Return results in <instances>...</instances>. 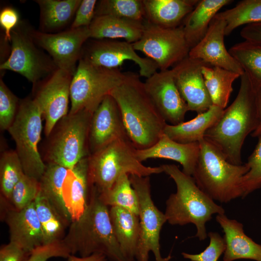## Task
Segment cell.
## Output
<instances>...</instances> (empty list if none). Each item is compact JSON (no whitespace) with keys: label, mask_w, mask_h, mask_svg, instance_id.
Returning <instances> with one entry per match:
<instances>
[{"label":"cell","mask_w":261,"mask_h":261,"mask_svg":"<svg viewBox=\"0 0 261 261\" xmlns=\"http://www.w3.org/2000/svg\"><path fill=\"white\" fill-rule=\"evenodd\" d=\"M81 58L90 63L108 69H117L126 60L138 65L140 76L150 77L158 71L157 64L147 57H142L132 44L126 41L94 39L83 48Z\"/></svg>","instance_id":"7c38bea8"},{"label":"cell","mask_w":261,"mask_h":261,"mask_svg":"<svg viewBox=\"0 0 261 261\" xmlns=\"http://www.w3.org/2000/svg\"><path fill=\"white\" fill-rule=\"evenodd\" d=\"M99 197L107 206L117 207L139 216V205L130 175H121L109 189L99 192Z\"/></svg>","instance_id":"d6a6232c"},{"label":"cell","mask_w":261,"mask_h":261,"mask_svg":"<svg viewBox=\"0 0 261 261\" xmlns=\"http://www.w3.org/2000/svg\"><path fill=\"white\" fill-rule=\"evenodd\" d=\"M34 203L43 231L44 244L62 240L65 229L70 224L40 192Z\"/></svg>","instance_id":"1f68e13d"},{"label":"cell","mask_w":261,"mask_h":261,"mask_svg":"<svg viewBox=\"0 0 261 261\" xmlns=\"http://www.w3.org/2000/svg\"><path fill=\"white\" fill-rule=\"evenodd\" d=\"M112 15L144 22L145 11L143 0H102L97 2L95 16Z\"/></svg>","instance_id":"d590c367"},{"label":"cell","mask_w":261,"mask_h":261,"mask_svg":"<svg viewBox=\"0 0 261 261\" xmlns=\"http://www.w3.org/2000/svg\"><path fill=\"white\" fill-rule=\"evenodd\" d=\"M25 174L20 159L15 150L3 152L0 159V188L2 196L10 200L12 191Z\"/></svg>","instance_id":"8d00e7d4"},{"label":"cell","mask_w":261,"mask_h":261,"mask_svg":"<svg viewBox=\"0 0 261 261\" xmlns=\"http://www.w3.org/2000/svg\"><path fill=\"white\" fill-rule=\"evenodd\" d=\"M30 253L17 244L10 242L0 249V261H27Z\"/></svg>","instance_id":"ee69618b"},{"label":"cell","mask_w":261,"mask_h":261,"mask_svg":"<svg viewBox=\"0 0 261 261\" xmlns=\"http://www.w3.org/2000/svg\"><path fill=\"white\" fill-rule=\"evenodd\" d=\"M88 157L72 169H69L64 180L63 197L72 221L81 217L87 204L91 187L88 178Z\"/></svg>","instance_id":"603a6c76"},{"label":"cell","mask_w":261,"mask_h":261,"mask_svg":"<svg viewBox=\"0 0 261 261\" xmlns=\"http://www.w3.org/2000/svg\"><path fill=\"white\" fill-rule=\"evenodd\" d=\"M229 52L254 86L261 87V44L244 41L232 46Z\"/></svg>","instance_id":"e575fe53"},{"label":"cell","mask_w":261,"mask_h":261,"mask_svg":"<svg viewBox=\"0 0 261 261\" xmlns=\"http://www.w3.org/2000/svg\"><path fill=\"white\" fill-rule=\"evenodd\" d=\"M202 72L213 105L225 109L233 91L232 84L241 75L209 65L202 67Z\"/></svg>","instance_id":"f546056e"},{"label":"cell","mask_w":261,"mask_h":261,"mask_svg":"<svg viewBox=\"0 0 261 261\" xmlns=\"http://www.w3.org/2000/svg\"><path fill=\"white\" fill-rule=\"evenodd\" d=\"M164 173L175 182L176 190L166 202L165 215L173 225L191 223L196 228V236L200 240L207 237L206 223L215 214H223L224 208L201 190L192 176L181 171L174 164L161 165Z\"/></svg>","instance_id":"277c9868"},{"label":"cell","mask_w":261,"mask_h":261,"mask_svg":"<svg viewBox=\"0 0 261 261\" xmlns=\"http://www.w3.org/2000/svg\"><path fill=\"white\" fill-rule=\"evenodd\" d=\"M108 207L101 200L98 189L92 186L85 211L71 223L62 239L72 255L87 257L99 253L109 261H129L116 240Z\"/></svg>","instance_id":"3957f363"},{"label":"cell","mask_w":261,"mask_h":261,"mask_svg":"<svg viewBox=\"0 0 261 261\" xmlns=\"http://www.w3.org/2000/svg\"><path fill=\"white\" fill-rule=\"evenodd\" d=\"M232 1L230 0L198 1L182 24L186 39L190 49L204 36L211 22L220 9Z\"/></svg>","instance_id":"4316f807"},{"label":"cell","mask_w":261,"mask_h":261,"mask_svg":"<svg viewBox=\"0 0 261 261\" xmlns=\"http://www.w3.org/2000/svg\"><path fill=\"white\" fill-rule=\"evenodd\" d=\"M130 178L139 205L140 237L136 261H148L151 252L155 261H169L171 256L165 258L162 256L160 244V233L163 225L167 222V218L152 199L149 176L130 175Z\"/></svg>","instance_id":"30bf717a"},{"label":"cell","mask_w":261,"mask_h":261,"mask_svg":"<svg viewBox=\"0 0 261 261\" xmlns=\"http://www.w3.org/2000/svg\"><path fill=\"white\" fill-rule=\"evenodd\" d=\"M68 169L59 165L49 163L39 180L40 193L70 225L72 220L65 206L62 192L63 184Z\"/></svg>","instance_id":"f1b7e54d"},{"label":"cell","mask_w":261,"mask_h":261,"mask_svg":"<svg viewBox=\"0 0 261 261\" xmlns=\"http://www.w3.org/2000/svg\"><path fill=\"white\" fill-rule=\"evenodd\" d=\"M126 72L117 69L94 65L80 58L70 87L71 109L74 114L82 110L93 113L105 96L124 80Z\"/></svg>","instance_id":"9c48e42d"},{"label":"cell","mask_w":261,"mask_h":261,"mask_svg":"<svg viewBox=\"0 0 261 261\" xmlns=\"http://www.w3.org/2000/svg\"><path fill=\"white\" fill-rule=\"evenodd\" d=\"M255 88L258 124L255 130L252 133V136L254 137L261 135V87Z\"/></svg>","instance_id":"7dc6e473"},{"label":"cell","mask_w":261,"mask_h":261,"mask_svg":"<svg viewBox=\"0 0 261 261\" xmlns=\"http://www.w3.org/2000/svg\"><path fill=\"white\" fill-rule=\"evenodd\" d=\"M10 242L14 243L29 253L44 244V235L34 202L24 208L10 209L6 216Z\"/></svg>","instance_id":"ffe728a7"},{"label":"cell","mask_w":261,"mask_h":261,"mask_svg":"<svg viewBox=\"0 0 261 261\" xmlns=\"http://www.w3.org/2000/svg\"><path fill=\"white\" fill-rule=\"evenodd\" d=\"M118 139H129L119 107L108 95L92 116L88 135L90 155Z\"/></svg>","instance_id":"ac0fdd59"},{"label":"cell","mask_w":261,"mask_h":261,"mask_svg":"<svg viewBox=\"0 0 261 261\" xmlns=\"http://www.w3.org/2000/svg\"><path fill=\"white\" fill-rule=\"evenodd\" d=\"M106 257L102 254L95 253L87 257L76 256L71 255L68 258L67 261H107Z\"/></svg>","instance_id":"c3c4849f"},{"label":"cell","mask_w":261,"mask_h":261,"mask_svg":"<svg viewBox=\"0 0 261 261\" xmlns=\"http://www.w3.org/2000/svg\"><path fill=\"white\" fill-rule=\"evenodd\" d=\"M215 17L225 21V34L228 35L240 26L261 22V0H243Z\"/></svg>","instance_id":"836d02e7"},{"label":"cell","mask_w":261,"mask_h":261,"mask_svg":"<svg viewBox=\"0 0 261 261\" xmlns=\"http://www.w3.org/2000/svg\"><path fill=\"white\" fill-rule=\"evenodd\" d=\"M110 95L119 107L127 135L134 148L144 149L155 144L167 123L148 96L139 76L126 72L124 81Z\"/></svg>","instance_id":"6da1fadb"},{"label":"cell","mask_w":261,"mask_h":261,"mask_svg":"<svg viewBox=\"0 0 261 261\" xmlns=\"http://www.w3.org/2000/svg\"><path fill=\"white\" fill-rule=\"evenodd\" d=\"M71 254L62 240L43 244L34 248L27 261H47L54 257L67 259Z\"/></svg>","instance_id":"60d3db41"},{"label":"cell","mask_w":261,"mask_h":261,"mask_svg":"<svg viewBox=\"0 0 261 261\" xmlns=\"http://www.w3.org/2000/svg\"><path fill=\"white\" fill-rule=\"evenodd\" d=\"M12 48L8 58L0 65L1 70L17 72L33 84L53 70L37 49L29 32L16 29L12 31Z\"/></svg>","instance_id":"9a60e30c"},{"label":"cell","mask_w":261,"mask_h":261,"mask_svg":"<svg viewBox=\"0 0 261 261\" xmlns=\"http://www.w3.org/2000/svg\"><path fill=\"white\" fill-rule=\"evenodd\" d=\"M33 42L45 50L58 69L74 74L84 44L90 38L88 27L70 29L58 33L29 31Z\"/></svg>","instance_id":"4fadbf2b"},{"label":"cell","mask_w":261,"mask_h":261,"mask_svg":"<svg viewBox=\"0 0 261 261\" xmlns=\"http://www.w3.org/2000/svg\"><path fill=\"white\" fill-rule=\"evenodd\" d=\"M205 65L208 64L188 56L171 69L188 111L195 112L197 115L213 105L202 72V67Z\"/></svg>","instance_id":"e0dca14e"},{"label":"cell","mask_w":261,"mask_h":261,"mask_svg":"<svg viewBox=\"0 0 261 261\" xmlns=\"http://www.w3.org/2000/svg\"><path fill=\"white\" fill-rule=\"evenodd\" d=\"M144 22L112 15L95 16L88 27L90 38L98 40L123 39L133 44L141 37Z\"/></svg>","instance_id":"cb8c5ba5"},{"label":"cell","mask_w":261,"mask_h":261,"mask_svg":"<svg viewBox=\"0 0 261 261\" xmlns=\"http://www.w3.org/2000/svg\"><path fill=\"white\" fill-rule=\"evenodd\" d=\"M144 85L148 96L166 122L171 125L184 122L188 109L171 69L156 72L146 78Z\"/></svg>","instance_id":"2e32d148"},{"label":"cell","mask_w":261,"mask_h":261,"mask_svg":"<svg viewBox=\"0 0 261 261\" xmlns=\"http://www.w3.org/2000/svg\"><path fill=\"white\" fill-rule=\"evenodd\" d=\"M240 79L236 97L204 136L222 152L228 161L235 165L242 164L243 145L258 124L256 88L245 72Z\"/></svg>","instance_id":"7a4b0ae2"},{"label":"cell","mask_w":261,"mask_h":261,"mask_svg":"<svg viewBox=\"0 0 261 261\" xmlns=\"http://www.w3.org/2000/svg\"><path fill=\"white\" fill-rule=\"evenodd\" d=\"M109 214L113 229L122 253L129 261H136L140 237L139 216L117 207H111Z\"/></svg>","instance_id":"484cf974"},{"label":"cell","mask_w":261,"mask_h":261,"mask_svg":"<svg viewBox=\"0 0 261 261\" xmlns=\"http://www.w3.org/2000/svg\"><path fill=\"white\" fill-rule=\"evenodd\" d=\"M226 25L225 21L215 17L204 36L190 49L188 56L241 75L244 73L243 69L225 45Z\"/></svg>","instance_id":"d6986e66"},{"label":"cell","mask_w":261,"mask_h":261,"mask_svg":"<svg viewBox=\"0 0 261 261\" xmlns=\"http://www.w3.org/2000/svg\"><path fill=\"white\" fill-rule=\"evenodd\" d=\"M258 142L246 163L249 168L248 172L255 173L261 169V135L259 136Z\"/></svg>","instance_id":"bcb514c9"},{"label":"cell","mask_w":261,"mask_h":261,"mask_svg":"<svg viewBox=\"0 0 261 261\" xmlns=\"http://www.w3.org/2000/svg\"><path fill=\"white\" fill-rule=\"evenodd\" d=\"M128 139H118L88 157V178L91 186L101 192L110 188L122 175L149 176L163 173L161 166L144 165L135 155Z\"/></svg>","instance_id":"8992f818"},{"label":"cell","mask_w":261,"mask_h":261,"mask_svg":"<svg viewBox=\"0 0 261 261\" xmlns=\"http://www.w3.org/2000/svg\"><path fill=\"white\" fill-rule=\"evenodd\" d=\"M81 0H37L41 11V25L52 30L67 25L76 13Z\"/></svg>","instance_id":"4dcf8cb0"},{"label":"cell","mask_w":261,"mask_h":261,"mask_svg":"<svg viewBox=\"0 0 261 261\" xmlns=\"http://www.w3.org/2000/svg\"><path fill=\"white\" fill-rule=\"evenodd\" d=\"M240 35L245 41L261 44V22L246 25Z\"/></svg>","instance_id":"f6af8a7d"},{"label":"cell","mask_w":261,"mask_h":261,"mask_svg":"<svg viewBox=\"0 0 261 261\" xmlns=\"http://www.w3.org/2000/svg\"><path fill=\"white\" fill-rule=\"evenodd\" d=\"M216 219L224 233L226 248L223 261L239 259L261 261V245L245 234L241 223L228 218L225 214L217 215Z\"/></svg>","instance_id":"7402d4cb"},{"label":"cell","mask_w":261,"mask_h":261,"mask_svg":"<svg viewBox=\"0 0 261 261\" xmlns=\"http://www.w3.org/2000/svg\"><path fill=\"white\" fill-rule=\"evenodd\" d=\"M19 14L14 9L6 7L0 13V25L4 31V40L11 42L12 31L14 29L19 21Z\"/></svg>","instance_id":"7bdbcfd3"},{"label":"cell","mask_w":261,"mask_h":261,"mask_svg":"<svg viewBox=\"0 0 261 261\" xmlns=\"http://www.w3.org/2000/svg\"><path fill=\"white\" fill-rule=\"evenodd\" d=\"M136 51L153 60L160 71L170 69L188 56L190 47L183 27L166 28L144 22L140 39L132 44Z\"/></svg>","instance_id":"8fae6325"},{"label":"cell","mask_w":261,"mask_h":261,"mask_svg":"<svg viewBox=\"0 0 261 261\" xmlns=\"http://www.w3.org/2000/svg\"><path fill=\"white\" fill-rule=\"evenodd\" d=\"M224 109L213 105L206 111L198 114L192 119L177 125L167 124L163 133L181 143L199 142L204 139L207 130L221 116Z\"/></svg>","instance_id":"83f0119b"},{"label":"cell","mask_w":261,"mask_h":261,"mask_svg":"<svg viewBox=\"0 0 261 261\" xmlns=\"http://www.w3.org/2000/svg\"><path fill=\"white\" fill-rule=\"evenodd\" d=\"M93 113L87 110L68 113L57 123L47 136L42 157L44 162L72 169L90 156L88 135Z\"/></svg>","instance_id":"52a82bcc"},{"label":"cell","mask_w":261,"mask_h":261,"mask_svg":"<svg viewBox=\"0 0 261 261\" xmlns=\"http://www.w3.org/2000/svg\"><path fill=\"white\" fill-rule=\"evenodd\" d=\"M40 191L39 181L25 174L14 186L10 201L14 209L20 210L34 202Z\"/></svg>","instance_id":"74e56055"},{"label":"cell","mask_w":261,"mask_h":261,"mask_svg":"<svg viewBox=\"0 0 261 261\" xmlns=\"http://www.w3.org/2000/svg\"><path fill=\"white\" fill-rule=\"evenodd\" d=\"M200 150L199 142L181 143L172 140L163 133L151 146L144 149H135V155L142 162L152 158L165 159L176 161L182 166V171L185 174L192 176Z\"/></svg>","instance_id":"44dd1931"},{"label":"cell","mask_w":261,"mask_h":261,"mask_svg":"<svg viewBox=\"0 0 261 261\" xmlns=\"http://www.w3.org/2000/svg\"><path fill=\"white\" fill-rule=\"evenodd\" d=\"M208 236L209 244L203 251L195 254L182 252L184 258L191 261H218L225 250L224 239L216 232H209Z\"/></svg>","instance_id":"ab89813d"},{"label":"cell","mask_w":261,"mask_h":261,"mask_svg":"<svg viewBox=\"0 0 261 261\" xmlns=\"http://www.w3.org/2000/svg\"><path fill=\"white\" fill-rule=\"evenodd\" d=\"M96 0H83L78 8L71 29L89 27L95 15Z\"/></svg>","instance_id":"b9f144b4"},{"label":"cell","mask_w":261,"mask_h":261,"mask_svg":"<svg viewBox=\"0 0 261 261\" xmlns=\"http://www.w3.org/2000/svg\"><path fill=\"white\" fill-rule=\"evenodd\" d=\"M73 75L67 71L57 69L38 89L33 99L45 121L44 133L47 137L57 123L68 114Z\"/></svg>","instance_id":"5bb4252c"},{"label":"cell","mask_w":261,"mask_h":261,"mask_svg":"<svg viewBox=\"0 0 261 261\" xmlns=\"http://www.w3.org/2000/svg\"><path fill=\"white\" fill-rule=\"evenodd\" d=\"M200 153L192 175L197 185L214 201L228 203L243 197L242 181L247 165L230 162L222 152L205 139L199 142Z\"/></svg>","instance_id":"5b68a950"},{"label":"cell","mask_w":261,"mask_h":261,"mask_svg":"<svg viewBox=\"0 0 261 261\" xmlns=\"http://www.w3.org/2000/svg\"><path fill=\"white\" fill-rule=\"evenodd\" d=\"M18 99L0 80V128L1 130H8L16 116L18 108Z\"/></svg>","instance_id":"f35d334b"},{"label":"cell","mask_w":261,"mask_h":261,"mask_svg":"<svg viewBox=\"0 0 261 261\" xmlns=\"http://www.w3.org/2000/svg\"><path fill=\"white\" fill-rule=\"evenodd\" d=\"M145 18L148 22L166 28L182 24L198 0H143Z\"/></svg>","instance_id":"d4e9b609"},{"label":"cell","mask_w":261,"mask_h":261,"mask_svg":"<svg viewBox=\"0 0 261 261\" xmlns=\"http://www.w3.org/2000/svg\"><path fill=\"white\" fill-rule=\"evenodd\" d=\"M42 119L34 100L25 99L20 102L15 119L8 130L15 142L25 174L38 181L46 168L38 148Z\"/></svg>","instance_id":"ba28073f"}]
</instances>
